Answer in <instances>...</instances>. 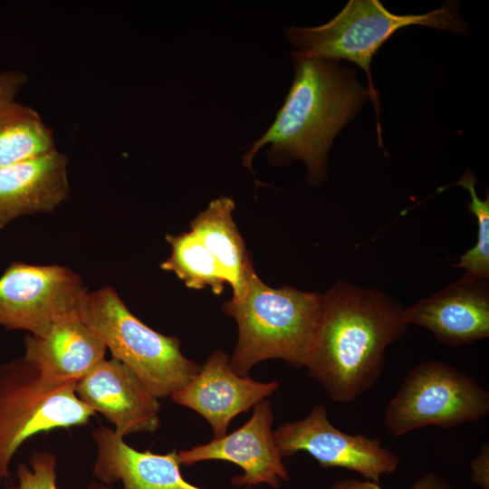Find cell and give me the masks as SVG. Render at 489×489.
Returning a JSON list of instances; mask_svg holds the SVG:
<instances>
[{
  "label": "cell",
  "mask_w": 489,
  "mask_h": 489,
  "mask_svg": "<svg viewBox=\"0 0 489 489\" xmlns=\"http://www.w3.org/2000/svg\"><path fill=\"white\" fill-rule=\"evenodd\" d=\"M28 76L18 70L0 72V101L15 99L26 84Z\"/></svg>",
  "instance_id": "23"
},
{
  "label": "cell",
  "mask_w": 489,
  "mask_h": 489,
  "mask_svg": "<svg viewBox=\"0 0 489 489\" xmlns=\"http://www.w3.org/2000/svg\"><path fill=\"white\" fill-rule=\"evenodd\" d=\"M488 465L489 446L488 443L482 447L481 453L471 462L473 480L484 489H488Z\"/></svg>",
  "instance_id": "24"
},
{
  "label": "cell",
  "mask_w": 489,
  "mask_h": 489,
  "mask_svg": "<svg viewBox=\"0 0 489 489\" xmlns=\"http://www.w3.org/2000/svg\"><path fill=\"white\" fill-rule=\"evenodd\" d=\"M91 436L96 446L92 472L101 484L120 481L123 489H203L184 479L176 450L163 455L139 452L102 426Z\"/></svg>",
  "instance_id": "15"
},
{
  "label": "cell",
  "mask_w": 489,
  "mask_h": 489,
  "mask_svg": "<svg viewBox=\"0 0 489 489\" xmlns=\"http://www.w3.org/2000/svg\"><path fill=\"white\" fill-rule=\"evenodd\" d=\"M80 317L112 358L131 369L158 398L170 397L200 370L199 365L183 355L177 337L147 326L113 287L88 292Z\"/></svg>",
  "instance_id": "5"
},
{
  "label": "cell",
  "mask_w": 489,
  "mask_h": 489,
  "mask_svg": "<svg viewBox=\"0 0 489 489\" xmlns=\"http://www.w3.org/2000/svg\"><path fill=\"white\" fill-rule=\"evenodd\" d=\"M322 294L292 286L273 288L252 269L242 294L222 305L234 318L238 337L230 365L248 376L257 363L281 359L305 367L321 312Z\"/></svg>",
  "instance_id": "3"
},
{
  "label": "cell",
  "mask_w": 489,
  "mask_h": 489,
  "mask_svg": "<svg viewBox=\"0 0 489 489\" xmlns=\"http://www.w3.org/2000/svg\"><path fill=\"white\" fill-rule=\"evenodd\" d=\"M106 347L80 314L55 321L39 335L24 339L26 360L49 381H78L105 358Z\"/></svg>",
  "instance_id": "16"
},
{
  "label": "cell",
  "mask_w": 489,
  "mask_h": 489,
  "mask_svg": "<svg viewBox=\"0 0 489 489\" xmlns=\"http://www.w3.org/2000/svg\"><path fill=\"white\" fill-rule=\"evenodd\" d=\"M331 489H383L378 483L357 479H346L335 483ZM412 489H452L447 482L435 473H429L422 476Z\"/></svg>",
  "instance_id": "22"
},
{
  "label": "cell",
  "mask_w": 489,
  "mask_h": 489,
  "mask_svg": "<svg viewBox=\"0 0 489 489\" xmlns=\"http://www.w3.org/2000/svg\"><path fill=\"white\" fill-rule=\"evenodd\" d=\"M273 434L282 456L304 451L322 466L346 468L375 483L381 475L395 472L399 464L398 456L383 446L380 439L336 428L322 404L316 405L306 417L285 423Z\"/></svg>",
  "instance_id": "9"
},
{
  "label": "cell",
  "mask_w": 489,
  "mask_h": 489,
  "mask_svg": "<svg viewBox=\"0 0 489 489\" xmlns=\"http://www.w3.org/2000/svg\"><path fill=\"white\" fill-rule=\"evenodd\" d=\"M78 398L114 426L124 437L154 432L159 427L160 404L140 379L120 361L105 358L76 382Z\"/></svg>",
  "instance_id": "11"
},
{
  "label": "cell",
  "mask_w": 489,
  "mask_h": 489,
  "mask_svg": "<svg viewBox=\"0 0 489 489\" xmlns=\"http://www.w3.org/2000/svg\"><path fill=\"white\" fill-rule=\"evenodd\" d=\"M76 381L47 380L24 356L0 364V484L31 436L86 425L95 411L77 396Z\"/></svg>",
  "instance_id": "6"
},
{
  "label": "cell",
  "mask_w": 489,
  "mask_h": 489,
  "mask_svg": "<svg viewBox=\"0 0 489 489\" xmlns=\"http://www.w3.org/2000/svg\"><path fill=\"white\" fill-rule=\"evenodd\" d=\"M235 201L228 197L212 200L190 225V231L217 260L228 278L233 298L245 288L254 269L251 257L233 218Z\"/></svg>",
  "instance_id": "17"
},
{
  "label": "cell",
  "mask_w": 489,
  "mask_h": 489,
  "mask_svg": "<svg viewBox=\"0 0 489 489\" xmlns=\"http://www.w3.org/2000/svg\"><path fill=\"white\" fill-rule=\"evenodd\" d=\"M171 254L161 264L164 271L174 273L187 287L194 290L211 288L220 295L228 278L214 255L189 230L180 235H167Z\"/></svg>",
  "instance_id": "19"
},
{
  "label": "cell",
  "mask_w": 489,
  "mask_h": 489,
  "mask_svg": "<svg viewBox=\"0 0 489 489\" xmlns=\"http://www.w3.org/2000/svg\"><path fill=\"white\" fill-rule=\"evenodd\" d=\"M403 306L380 290L338 281L322 294L305 367L338 402H350L380 377L389 345L408 331Z\"/></svg>",
  "instance_id": "1"
},
{
  "label": "cell",
  "mask_w": 489,
  "mask_h": 489,
  "mask_svg": "<svg viewBox=\"0 0 489 489\" xmlns=\"http://www.w3.org/2000/svg\"><path fill=\"white\" fill-rule=\"evenodd\" d=\"M294 76L284 102L273 123L243 156L250 170L255 155L268 146L265 155L273 165L302 160L307 180L321 185L327 176L329 150L338 133L360 110L369 90L356 72L340 61L292 53Z\"/></svg>",
  "instance_id": "2"
},
{
  "label": "cell",
  "mask_w": 489,
  "mask_h": 489,
  "mask_svg": "<svg viewBox=\"0 0 489 489\" xmlns=\"http://www.w3.org/2000/svg\"><path fill=\"white\" fill-rule=\"evenodd\" d=\"M71 193L68 157L57 149L0 168V229L14 219L49 213Z\"/></svg>",
  "instance_id": "14"
},
{
  "label": "cell",
  "mask_w": 489,
  "mask_h": 489,
  "mask_svg": "<svg viewBox=\"0 0 489 489\" xmlns=\"http://www.w3.org/2000/svg\"><path fill=\"white\" fill-rule=\"evenodd\" d=\"M404 320L463 346L489 337V279L468 273L404 309Z\"/></svg>",
  "instance_id": "13"
},
{
  "label": "cell",
  "mask_w": 489,
  "mask_h": 489,
  "mask_svg": "<svg viewBox=\"0 0 489 489\" xmlns=\"http://www.w3.org/2000/svg\"><path fill=\"white\" fill-rule=\"evenodd\" d=\"M57 458L54 454L41 451L34 452L29 457V465L19 464L16 469L17 484L7 489H57ZM87 489H113L101 483H91Z\"/></svg>",
  "instance_id": "21"
},
{
  "label": "cell",
  "mask_w": 489,
  "mask_h": 489,
  "mask_svg": "<svg viewBox=\"0 0 489 489\" xmlns=\"http://www.w3.org/2000/svg\"><path fill=\"white\" fill-rule=\"evenodd\" d=\"M87 293L66 266L14 262L0 277V326L42 334L55 321L80 314Z\"/></svg>",
  "instance_id": "8"
},
{
  "label": "cell",
  "mask_w": 489,
  "mask_h": 489,
  "mask_svg": "<svg viewBox=\"0 0 489 489\" xmlns=\"http://www.w3.org/2000/svg\"><path fill=\"white\" fill-rule=\"evenodd\" d=\"M455 2L421 14H396L379 0H350L328 23L312 27L292 25L284 34L298 52L315 58L347 60L366 72L369 98L377 114L379 145L382 146L379 120V99L370 73L372 58L398 30L410 25L430 26L454 34H466L467 25Z\"/></svg>",
  "instance_id": "4"
},
{
  "label": "cell",
  "mask_w": 489,
  "mask_h": 489,
  "mask_svg": "<svg viewBox=\"0 0 489 489\" xmlns=\"http://www.w3.org/2000/svg\"><path fill=\"white\" fill-rule=\"evenodd\" d=\"M488 413L489 393L472 376L446 362L427 360L405 377L387 405L385 424L399 437L427 427L450 429Z\"/></svg>",
  "instance_id": "7"
},
{
  "label": "cell",
  "mask_w": 489,
  "mask_h": 489,
  "mask_svg": "<svg viewBox=\"0 0 489 489\" xmlns=\"http://www.w3.org/2000/svg\"><path fill=\"white\" fill-rule=\"evenodd\" d=\"M271 403L262 401L254 408L250 419L235 431L207 444L177 453L180 465H191L206 460H223L239 465L244 474L235 476L236 486L267 484L277 488L289 475L272 431Z\"/></svg>",
  "instance_id": "10"
},
{
  "label": "cell",
  "mask_w": 489,
  "mask_h": 489,
  "mask_svg": "<svg viewBox=\"0 0 489 489\" xmlns=\"http://www.w3.org/2000/svg\"><path fill=\"white\" fill-rule=\"evenodd\" d=\"M54 149L53 130L37 110L15 99L0 101V168Z\"/></svg>",
  "instance_id": "18"
},
{
  "label": "cell",
  "mask_w": 489,
  "mask_h": 489,
  "mask_svg": "<svg viewBox=\"0 0 489 489\" xmlns=\"http://www.w3.org/2000/svg\"><path fill=\"white\" fill-rule=\"evenodd\" d=\"M470 195L467 208L476 217L477 235L475 244L459 257L454 266L462 268L470 275L489 279V197L481 199L476 193V177L466 170L456 182Z\"/></svg>",
  "instance_id": "20"
},
{
  "label": "cell",
  "mask_w": 489,
  "mask_h": 489,
  "mask_svg": "<svg viewBox=\"0 0 489 489\" xmlns=\"http://www.w3.org/2000/svg\"><path fill=\"white\" fill-rule=\"evenodd\" d=\"M278 387L277 381L259 382L236 374L226 353L217 350L198 373L170 398L201 415L210 424L214 438H220L226 435L235 416L272 396Z\"/></svg>",
  "instance_id": "12"
}]
</instances>
